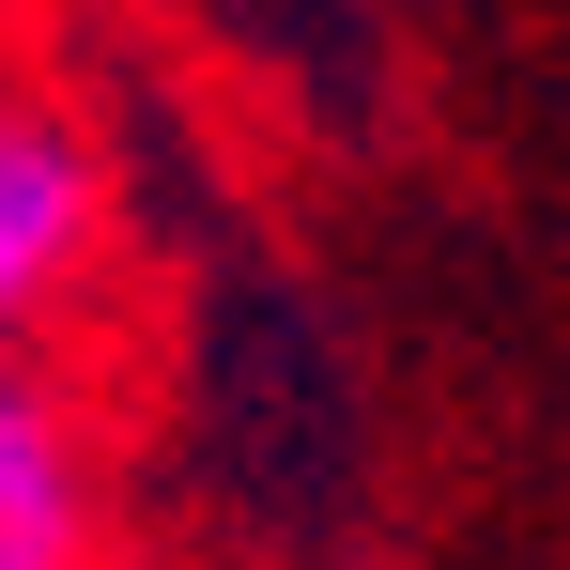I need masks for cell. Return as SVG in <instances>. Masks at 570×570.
Here are the masks:
<instances>
[{"mask_svg": "<svg viewBox=\"0 0 570 570\" xmlns=\"http://www.w3.org/2000/svg\"><path fill=\"white\" fill-rule=\"evenodd\" d=\"M94 247H108V170H94V139H78L62 108L0 94V355L94 278Z\"/></svg>", "mask_w": 570, "mask_h": 570, "instance_id": "1", "label": "cell"}, {"mask_svg": "<svg viewBox=\"0 0 570 570\" xmlns=\"http://www.w3.org/2000/svg\"><path fill=\"white\" fill-rule=\"evenodd\" d=\"M0 570H94V448L62 385L0 355Z\"/></svg>", "mask_w": 570, "mask_h": 570, "instance_id": "2", "label": "cell"}]
</instances>
